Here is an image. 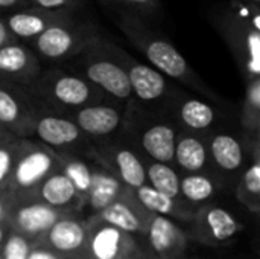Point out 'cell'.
I'll list each match as a JSON object with an SVG mask.
<instances>
[{
  "label": "cell",
  "mask_w": 260,
  "mask_h": 259,
  "mask_svg": "<svg viewBox=\"0 0 260 259\" xmlns=\"http://www.w3.org/2000/svg\"><path fill=\"white\" fill-rule=\"evenodd\" d=\"M146 185L172 198L180 197V172L172 165H165L145 159Z\"/></svg>",
  "instance_id": "obj_29"
},
{
  "label": "cell",
  "mask_w": 260,
  "mask_h": 259,
  "mask_svg": "<svg viewBox=\"0 0 260 259\" xmlns=\"http://www.w3.org/2000/svg\"><path fill=\"white\" fill-rule=\"evenodd\" d=\"M11 200L5 192H0V224L6 226V220H8V214L11 209Z\"/></svg>",
  "instance_id": "obj_38"
},
{
  "label": "cell",
  "mask_w": 260,
  "mask_h": 259,
  "mask_svg": "<svg viewBox=\"0 0 260 259\" xmlns=\"http://www.w3.org/2000/svg\"><path fill=\"white\" fill-rule=\"evenodd\" d=\"M206 139L212 169L225 183H238L250 162L242 134L236 136L229 131L215 130L207 134Z\"/></svg>",
  "instance_id": "obj_14"
},
{
  "label": "cell",
  "mask_w": 260,
  "mask_h": 259,
  "mask_svg": "<svg viewBox=\"0 0 260 259\" xmlns=\"http://www.w3.org/2000/svg\"><path fill=\"white\" fill-rule=\"evenodd\" d=\"M174 166L180 174L207 172L212 169L204 134L178 130L174 153Z\"/></svg>",
  "instance_id": "obj_24"
},
{
  "label": "cell",
  "mask_w": 260,
  "mask_h": 259,
  "mask_svg": "<svg viewBox=\"0 0 260 259\" xmlns=\"http://www.w3.org/2000/svg\"><path fill=\"white\" fill-rule=\"evenodd\" d=\"M12 139H15V136H12V134H11L9 131H6L3 127H0V145L9 142V140H12ZM17 139H18V137H17Z\"/></svg>",
  "instance_id": "obj_40"
},
{
  "label": "cell",
  "mask_w": 260,
  "mask_h": 259,
  "mask_svg": "<svg viewBox=\"0 0 260 259\" xmlns=\"http://www.w3.org/2000/svg\"><path fill=\"white\" fill-rule=\"evenodd\" d=\"M32 246L34 241L14 231H8V235L0 246V259H27Z\"/></svg>",
  "instance_id": "obj_33"
},
{
  "label": "cell",
  "mask_w": 260,
  "mask_h": 259,
  "mask_svg": "<svg viewBox=\"0 0 260 259\" xmlns=\"http://www.w3.org/2000/svg\"><path fill=\"white\" fill-rule=\"evenodd\" d=\"M247 5H256V6H260V0H241Z\"/></svg>",
  "instance_id": "obj_42"
},
{
  "label": "cell",
  "mask_w": 260,
  "mask_h": 259,
  "mask_svg": "<svg viewBox=\"0 0 260 259\" xmlns=\"http://www.w3.org/2000/svg\"><path fill=\"white\" fill-rule=\"evenodd\" d=\"M29 6L27 0H0V15L9 14L12 11H17L20 8Z\"/></svg>",
  "instance_id": "obj_37"
},
{
  "label": "cell",
  "mask_w": 260,
  "mask_h": 259,
  "mask_svg": "<svg viewBox=\"0 0 260 259\" xmlns=\"http://www.w3.org/2000/svg\"><path fill=\"white\" fill-rule=\"evenodd\" d=\"M58 154V171L62 172L75 186L84 206L91 188V159L87 153L61 151Z\"/></svg>",
  "instance_id": "obj_28"
},
{
  "label": "cell",
  "mask_w": 260,
  "mask_h": 259,
  "mask_svg": "<svg viewBox=\"0 0 260 259\" xmlns=\"http://www.w3.org/2000/svg\"><path fill=\"white\" fill-rule=\"evenodd\" d=\"M165 114L174 118V122L180 130L204 136L215 131L219 119V110L213 102L201 96H192L181 89L171 98Z\"/></svg>",
  "instance_id": "obj_13"
},
{
  "label": "cell",
  "mask_w": 260,
  "mask_h": 259,
  "mask_svg": "<svg viewBox=\"0 0 260 259\" xmlns=\"http://www.w3.org/2000/svg\"><path fill=\"white\" fill-rule=\"evenodd\" d=\"M148 252L160 259H181L189 247V235L180 224L161 215H151L148 229L143 235Z\"/></svg>",
  "instance_id": "obj_19"
},
{
  "label": "cell",
  "mask_w": 260,
  "mask_h": 259,
  "mask_svg": "<svg viewBox=\"0 0 260 259\" xmlns=\"http://www.w3.org/2000/svg\"><path fill=\"white\" fill-rule=\"evenodd\" d=\"M38 140L44 147L61 151H79L87 153L82 147L90 148L91 142L81 133L76 124L62 113L52 111L40 107L32 125V139Z\"/></svg>",
  "instance_id": "obj_10"
},
{
  "label": "cell",
  "mask_w": 260,
  "mask_h": 259,
  "mask_svg": "<svg viewBox=\"0 0 260 259\" xmlns=\"http://www.w3.org/2000/svg\"><path fill=\"white\" fill-rule=\"evenodd\" d=\"M91 162H93V165H91V188H90V192H88V197H87V202L84 206V211L88 212L87 218L96 215L98 212L105 209L108 205L116 202L126 189L120 183V180L114 174H111L107 168H104L93 159H91Z\"/></svg>",
  "instance_id": "obj_25"
},
{
  "label": "cell",
  "mask_w": 260,
  "mask_h": 259,
  "mask_svg": "<svg viewBox=\"0 0 260 259\" xmlns=\"http://www.w3.org/2000/svg\"><path fill=\"white\" fill-rule=\"evenodd\" d=\"M151 212H148L134 197V192L131 189H125L123 194L108 205L105 209L98 212L96 215L87 218V220H94V221H102L105 224H110L119 231H123L133 237H142L145 235L149 220H151Z\"/></svg>",
  "instance_id": "obj_17"
},
{
  "label": "cell",
  "mask_w": 260,
  "mask_h": 259,
  "mask_svg": "<svg viewBox=\"0 0 260 259\" xmlns=\"http://www.w3.org/2000/svg\"><path fill=\"white\" fill-rule=\"evenodd\" d=\"M8 226H5V224H0V246H2V243L5 241V238H6V235H8Z\"/></svg>",
  "instance_id": "obj_41"
},
{
  "label": "cell",
  "mask_w": 260,
  "mask_h": 259,
  "mask_svg": "<svg viewBox=\"0 0 260 259\" xmlns=\"http://www.w3.org/2000/svg\"><path fill=\"white\" fill-rule=\"evenodd\" d=\"M227 185L213 169L197 174H180V197L193 208H201L216 200Z\"/></svg>",
  "instance_id": "obj_27"
},
{
  "label": "cell",
  "mask_w": 260,
  "mask_h": 259,
  "mask_svg": "<svg viewBox=\"0 0 260 259\" xmlns=\"http://www.w3.org/2000/svg\"><path fill=\"white\" fill-rule=\"evenodd\" d=\"M140 133H137V147L140 145L142 156L148 160L172 165L174 166V153L175 140L178 134V127L168 116L160 119H151L142 122Z\"/></svg>",
  "instance_id": "obj_18"
},
{
  "label": "cell",
  "mask_w": 260,
  "mask_h": 259,
  "mask_svg": "<svg viewBox=\"0 0 260 259\" xmlns=\"http://www.w3.org/2000/svg\"><path fill=\"white\" fill-rule=\"evenodd\" d=\"M27 89L40 107L62 114L91 104L111 101L70 67L43 69Z\"/></svg>",
  "instance_id": "obj_3"
},
{
  "label": "cell",
  "mask_w": 260,
  "mask_h": 259,
  "mask_svg": "<svg viewBox=\"0 0 260 259\" xmlns=\"http://www.w3.org/2000/svg\"><path fill=\"white\" fill-rule=\"evenodd\" d=\"M27 259H66V256H61V255H56L55 252L46 249L44 246L38 244V243H34L30 252H29V256Z\"/></svg>",
  "instance_id": "obj_36"
},
{
  "label": "cell",
  "mask_w": 260,
  "mask_h": 259,
  "mask_svg": "<svg viewBox=\"0 0 260 259\" xmlns=\"http://www.w3.org/2000/svg\"><path fill=\"white\" fill-rule=\"evenodd\" d=\"M136 259H137V258H136Z\"/></svg>",
  "instance_id": "obj_44"
},
{
  "label": "cell",
  "mask_w": 260,
  "mask_h": 259,
  "mask_svg": "<svg viewBox=\"0 0 260 259\" xmlns=\"http://www.w3.org/2000/svg\"><path fill=\"white\" fill-rule=\"evenodd\" d=\"M76 15L70 12H53L35 6H24L3 15L11 37L20 43H30L52 24Z\"/></svg>",
  "instance_id": "obj_22"
},
{
  "label": "cell",
  "mask_w": 260,
  "mask_h": 259,
  "mask_svg": "<svg viewBox=\"0 0 260 259\" xmlns=\"http://www.w3.org/2000/svg\"><path fill=\"white\" fill-rule=\"evenodd\" d=\"M210 21L232 52L244 81L260 78L259 6L247 5L245 15L241 12V0H236L213 11Z\"/></svg>",
  "instance_id": "obj_2"
},
{
  "label": "cell",
  "mask_w": 260,
  "mask_h": 259,
  "mask_svg": "<svg viewBox=\"0 0 260 259\" xmlns=\"http://www.w3.org/2000/svg\"><path fill=\"white\" fill-rule=\"evenodd\" d=\"M14 38L11 37L8 27H6V23H5V18L3 15H0V47H3L5 44H8L9 41H12Z\"/></svg>",
  "instance_id": "obj_39"
},
{
  "label": "cell",
  "mask_w": 260,
  "mask_h": 259,
  "mask_svg": "<svg viewBox=\"0 0 260 259\" xmlns=\"http://www.w3.org/2000/svg\"><path fill=\"white\" fill-rule=\"evenodd\" d=\"M134 197L137 202L151 214L161 215L166 218H171L174 221L180 223H190L197 209L192 205L186 203L183 198H172L161 192H157L148 185L140 186L139 189H134Z\"/></svg>",
  "instance_id": "obj_26"
},
{
  "label": "cell",
  "mask_w": 260,
  "mask_h": 259,
  "mask_svg": "<svg viewBox=\"0 0 260 259\" xmlns=\"http://www.w3.org/2000/svg\"><path fill=\"white\" fill-rule=\"evenodd\" d=\"M88 224L79 214H64L37 243L56 255L81 256L87 241Z\"/></svg>",
  "instance_id": "obj_20"
},
{
  "label": "cell",
  "mask_w": 260,
  "mask_h": 259,
  "mask_svg": "<svg viewBox=\"0 0 260 259\" xmlns=\"http://www.w3.org/2000/svg\"><path fill=\"white\" fill-rule=\"evenodd\" d=\"M29 6H35L53 12H70L76 14L82 6L84 0H27Z\"/></svg>",
  "instance_id": "obj_35"
},
{
  "label": "cell",
  "mask_w": 260,
  "mask_h": 259,
  "mask_svg": "<svg viewBox=\"0 0 260 259\" xmlns=\"http://www.w3.org/2000/svg\"><path fill=\"white\" fill-rule=\"evenodd\" d=\"M99 89L108 99L126 105L133 99L129 81L120 60V47L104 37L87 46L69 66Z\"/></svg>",
  "instance_id": "obj_4"
},
{
  "label": "cell",
  "mask_w": 260,
  "mask_h": 259,
  "mask_svg": "<svg viewBox=\"0 0 260 259\" xmlns=\"http://www.w3.org/2000/svg\"><path fill=\"white\" fill-rule=\"evenodd\" d=\"M236 200L250 212H260V160H250L241 174L236 188Z\"/></svg>",
  "instance_id": "obj_30"
},
{
  "label": "cell",
  "mask_w": 260,
  "mask_h": 259,
  "mask_svg": "<svg viewBox=\"0 0 260 259\" xmlns=\"http://www.w3.org/2000/svg\"><path fill=\"white\" fill-rule=\"evenodd\" d=\"M30 200L41 202L67 214H81L84 211V203L75 186L59 171H55L49 177H46L37 188Z\"/></svg>",
  "instance_id": "obj_23"
},
{
  "label": "cell",
  "mask_w": 260,
  "mask_h": 259,
  "mask_svg": "<svg viewBox=\"0 0 260 259\" xmlns=\"http://www.w3.org/2000/svg\"><path fill=\"white\" fill-rule=\"evenodd\" d=\"M189 226V238L209 247L232 244L244 232L242 221L232 211L212 203L198 208Z\"/></svg>",
  "instance_id": "obj_9"
},
{
  "label": "cell",
  "mask_w": 260,
  "mask_h": 259,
  "mask_svg": "<svg viewBox=\"0 0 260 259\" xmlns=\"http://www.w3.org/2000/svg\"><path fill=\"white\" fill-rule=\"evenodd\" d=\"M105 5H108L111 9H114L117 14H133L140 18L151 17L160 12L161 9V0H102Z\"/></svg>",
  "instance_id": "obj_32"
},
{
  "label": "cell",
  "mask_w": 260,
  "mask_h": 259,
  "mask_svg": "<svg viewBox=\"0 0 260 259\" xmlns=\"http://www.w3.org/2000/svg\"><path fill=\"white\" fill-rule=\"evenodd\" d=\"M116 24L129 43L151 63L149 66L152 69L210 102L221 101V98L192 69L180 50L163 34L149 27L143 18L119 12L116 15Z\"/></svg>",
  "instance_id": "obj_1"
},
{
  "label": "cell",
  "mask_w": 260,
  "mask_h": 259,
  "mask_svg": "<svg viewBox=\"0 0 260 259\" xmlns=\"http://www.w3.org/2000/svg\"><path fill=\"white\" fill-rule=\"evenodd\" d=\"M143 250H145V253H146V258L148 259H160V258H155V256H152V255H151V253H149L146 249H143Z\"/></svg>",
  "instance_id": "obj_43"
},
{
  "label": "cell",
  "mask_w": 260,
  "mask_h": 259,
  "mask_svg": "<svg viewBox=\"0 0 260 259\" xmlns=\"http://www.w3.org/2000/svg\"><path fill=\"white\" fill-rule=\"evenodd\" d=\"M102 38L99 27L91 21H81L76 15L58 21L27 43L43 63H66L78 56L87 46Z\"/></svg>",
  "instance_id": "obj_5"
},
{
  "label": "cell",
  "mask_w": 260,
  "mask_h": 259,
  "mask_svg": "<svg viewBox=\"0 0 260 259\" xmlns=\"http://www.w3.org/2000/svg\"><path fill=\"white\" fill-rule=\"evenodd\" d=\"M239 121L244 133H260V78L245 82Z\"/></svg>",
  "instance_id": "obj_31"
},
{
  "label": "cell",
  "mask_w": 260,
  "mask_h": 259,
  "mask_svg": "<svg viewBox=\"0 0 260 259\" xmlns=\"http://www.w3.org/2000/svg\"><path fill=\"white\" fill-rule=\"evenodd\" d=\"M81 133L91 142L111 139L126 121L125 105L114 101H104L75 110L67 114Z\"/></svg>",
  "instance_id": "obj_15"
},
{
  "label": "cell",
  "mask_w": 260,
  "mask_h": 259,
  "mask_svg": "<svg viewBox=\"0 0 260 259\" xmlns=\"http://www.w3.org/2000/svg\"><path fill=\"white\" fill-rule=\"evenodd\" d=\"M58 171L56 151L35 139H20L12 172L6 188L11 203L30 200L41 182Z\"/></svg>",
  "instance_id": "obj_6"
},
{
  "label": "cell",
  "mask_w": 260,
  "mask_h": 259,
  "mask_svg": "<svg viewBox=\"0 0 260 259\" xmlns=\"http://www.w3.org/2000/svg\"><path fill=\"white\" fill-rule=\"evenodd\" d=\"M67 212H61L41 202L26 200L11 205L6 226L24 238L37 243Z\"/></svg>",
  "instance_id": "obj_16"
},
{
  "label": "cell",
  "mask_w": 260,
  "mask_h": 259,
  "mask_svg": "<svg viewBox=\"0 0 260 259\" xmlns=\"http://www.w3.org/2000/svg\"><path fill=\"white\" fill-rule=\"evenodd\" d=\"M87 156L107 168L125 188L131 191L146 185L145 157L139 153V148L107 139L93 142L87 151Z\"/></svg>",
  "instance_id": "obj_8"
},
{
  "label": "cell",
  "mask_w": 260,
  "mask_h": 259,
  "mask_svg": "<svg viewBox=\"0 0 260 259\" xmlns=\"http://www.w3.org/2000/svg\"><path fill=\"white\" fill-rule=\"evenodd\" d=\"M38 108L27 87L0 79V127L18 139H32Z\"/></svg>",
  "instance_id": "obj_11"
},
{
  "label": "cell",
  "mask_w": 260,
  "mask_h": 259,
  "mask_svg": "<svg viewBox=\"0 0 260 259\" xmlns=\"http://www.w3.org/2000/svg\"><path fill=\"white\" fill-rule=\"evenodd\" d=\"M120 60L128 75L134 105L151 113V110H161L165 113L171 98L175 95V87L166 76L152 69L151 66L140 63L133 55L126 53L120 47Z\"/></svg>",
  "instance_id": "obj_7"
},
{
  "label": "cell",
  "mask_w": 260,
  "mask_h": 259,
  "mask_svg": "<svg viewBox=\"0 0 260 259\" xmlns=\"http://www.w3.org/2000/svg\"><path fill=\"white\" fill-rule=\"evenodd\" d=\"M43 66L32 49L17 40L0 47V79L29 87L41 73Z\"/></svg>",
  "instance_id": "obj_21"
},
{
  "label": "cell",
  "mask_w": 260,
  "mask_h": 259,
  "mask_svg": "<svg viewBox=\"0 0 260 259\" xmlns=\"http://www.w3.org/2000/svg\"><path fill=\"white\" fill-rule=\"evenodd\" d=\"M18 147H20V139L17 137L0 145V192L6 194V188L9 183V177L12 172Z\"/></svg>",
  "instance_id": "obj_34"
},
{
  "label": "cell",
  "mask_w": 260,
  "mask_h": 259,
  "mask_svg": "<svg viewBox=\"0 0 260 259\" xmlns=\"http://www.w3.org/2000/svg\"><path fill=\"white\" fill-rule=\"evenodd\" d=\"M87 241L81 256L84 259H136L140 244L136 237L102 221L87 220Z\"/></svg>",
  "instance_id": "obj_12"
}]
</instances>
